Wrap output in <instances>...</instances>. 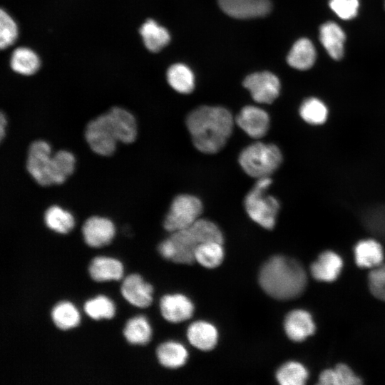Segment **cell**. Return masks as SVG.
Listing matches in <instances>:
<instances>
[{
  "instance_id": "obj_6",
  "label": "cell",
  "mask_w": 385,
  "mask_h": 385,
  "mask_svg": "<svg viewBox=\"0 0 385 385\" xmlns=\"http://www.w3.org/2000/svg\"><path fill=\"white\" fill-rule=\"evenodd\" d=\"M85 138L92 151L99 155L110 156L115 150L118 140L106 113L88 122Z\"/></svg>"
},
{
  "instance_id": "obj_21",
  "label": "cell",
  "mask_w": 385,
  "mask_h": 385,
  "mask_svg": "<svg viewBox=\"0 0 385 385\" xmlns=\"http://www.w3.org/2000/svg\"><path fill=\"white\" fill-rule=\"evenodd\" d=\"M9 63L15 73L23 76L34 75L41 66L38 55L31 48L25 46L18 47L13 51Z\"/></svg>"
},
{
  "instance_id": "obj_33",
  "label": "cell",
  "mask_w": 385,
  "mask_h": 385,
  "mask_svg": "<svg viewBox=\"0 0 385 385\" xmlns=\"http://www.w3.org/2000/svg\"><path fill=\"white\" fill-rule=\"evenodd\" d=\"M51 315L56 327L62 330L76 327L80 321L78 310L69 302H61L56 304L53 307Z\"/></svg>"
},
{
  "instance_id": "obj_37",
  "label": "cell",
  "mask_w": 385,
  "mask_h": 385,
  "mask_svg": "<svg viewBox=\"0 0 385 385\" xmlns=\"http://www.w3.org/2000/svg\"><path fill=\"white\" fill-rule=\"evenodd\" d=\"M19 35L18 26L13 17L4 9L0 12V47L7 48L13 45Z\"/></svg>"
},
{
  "instance_id": "obj_7",
  "label": "cell",
  "mask_w": 385,
  "mask_h": 385,
  "mask_svg": "<svg viewBox=\"0 0 385 385\" xmlns=\"http://www.w3.org/2000/svg\"><path fill=\"white\" fill-rule=\"evenodd\" d=\"M51 148L43 140L32 142L28 150L26 167L31 178L41 186L52 185L51 180Z\"/></svg>"
},
{
  "instance_id": "obj_32",
  "label": "cell",
  "mask_w": 385,
  "mask_h": 385,
  "mask_svg": "<svg viewBox=\"0 0 385 385\" xmlns=\"http://www.w3.org/2000/svg\"><path fill=\"white\" fill-rule=\"evenodd\" d=\"M224 259L222 243L209 242L200 244L195 252V260L206 268L219 266Z\"/></svg>"
},
{
  "instance_id": "obj_25",
  "label": "cell",
  "mask_w": 385,
  "mask_h": 385,
  "mask_svg": "<svg viewBox=\"0 0 385 385\" xmlns=\"http://www.w3.org/2000/svg\"><path fill=\"white\" fill-rule=\"evenodd\" d=\"M156 355L160 364L170 369L183 366L188 357L186 348L182 344L173 341L160 344L156 349Z\"/></svg>"
},
{
  "instance_id": "obj_9",
  "label": "cell",
  "mask_w": 385,
  "mask_h": 385,
  "mask_svg": "<svg viewBox=\"0 0 385 385\" xmlns=\"http://www.w3.org/2000/svg\"><path fill=\"white\" fill-rule=\"evenodd\" d=\"M235 120L245 133L255 139L264 137L270 128L268 113L265 110L254 106H245Z\"/></svg>"
},
{
  "instance_id": "obj_12",
  "label": "cell",
  "mask_w": 385,
  "mask_h": 385,
  "mask_svg": "<svg viewBox=\"0 0 385 385\" xmlns=\"http://www.w3.org/2000/svg\"><path fill=\"white\" fill-rule=\"evenodd\" d=\"M108 122L118 141L133 143L137 136V123L134 115L128 110L115 106L106 112Z\"/></svg>"
},
{
  "instance_id": "obj_16",
  "label": "cell",
  "mask_w": 385,
  "mask_h": 385,
  "mask_svg": "<svg viewBox=\"0 0 385 385\" xmlns=\"http://www.w3.org/2000/svg\"><path fill=\"white\" fill-rule=\"evenodd\" d=\"M287 337L294 342H302L314 332V324L309 312L302 309L290 312L284 319Z\"/></svg>"
},
{
  "instance_id": "obj_38",
  "label": "cell",
  "mask_w": 385,
  "mask_h": 385,
  "mask_svg": "<svg viewBox=\"0 0 385 385\" xmlns=\"http://www.w3.org/2000/svg\"><path fill=\"white\" fill-rule=\"evenodd\" d=\"M369 285L376 298L385 301V264H381L370 272Z\"/></svg>"
},
{
  "instance_id": "obj_31",
  "label": "cell",
  "mask_w": 385,
  "mask_h": 385,
  "mask_svg": "<svg viewBox=\"0 0 385 385\" xmlns=\"http://www.w3.org/2000/svg\"><path fill=\"white\" fill-rule=\"evenodd\" d=\"M361 383V379L344 364H337L333 369L324 370L319 378V384L322 385H356Z\"/></svg>"
},
{
  "instance_id": "obj_24",
  "label": "cell",
  "mask_w": 385,
  "mask_h": 385,
  "mask_svg": "<svg viewBox=\"0 0 385 385\" xmlns=\"http://www.w3.org/2000/svg\"><path fill=\"white\" fill-rule=\"evenodd\" d=\"M354 253L356 262L360 267L374 268L380 265L384 259L381 245L372 239L359 241L355 246Z\"/></svg>"
},
{
  "instance_id": "obj_36",
  "label": "cell",
  "mask_w": 385,
  "mask_h": 385,
  "mask_svg": "<svg viewBox=\"0 0 385 385\" xmlns=\"http://www.w3.org/2000/svg\"><path fill=\"white\" fill-rule=\"evenodd\" d=\"M83 308L87 315L93 319H111L115 314L114 304L104 295L86 301Z\"/></svg>"
},
{
  "instance_id": "obj_19",
  "label": "cell",
  "mask_w": 385,
  "mask_h": 385,
  "mask_svg": "<svg viewBox=\"0 0 385 385\" xmlns=\"http://www.w3.org/2000/svg\"><path fill=\"white\" fill-rule=\"evenodd\" d=\"M342 264V258L337 253L326 251L311 265V274L317 280L332 282L339 276Z\"/></svg>"
},
{
  "instance_id": "obj_1",
  "label": "cell",
  "mask_w": 385,
  "mask_h": 385,
  "mask_svg": "<svg viewBox=\"0 0 385 385\" xmlns=\"http://www.w3.org/2000/svg\"><path fill=\"white\" fill-rule=\"evenodd\" d=\"M185 123L195 147L205 154H214L230 137L234 118L223 107L202 106L188 115Z\"/></svg>"
},
{
  "instance_id": "obj_8",
  "label": "cell",
  "mask_w": 385,
  "mask_h": 385,
  "mask_svg": "<svg viewBox=\"0 0 385 385\" xmlns=\"http://www.w3.org/2000/svg\"><path fill=\"white\" fill-rule=\"evenodd\" d=\"M243 86L250 91L254 101L259 103H272L280 91L279 80L268 71L247 76L243 81Z\"/></svg>"
},
{
  "instance_id": "obj_40",
  "label": "cell",
  "mask_w": 385,
  "mask_h": 385,
  "mask_svg": "<svg viewBox=\"0 0 385 385\" xmlns=\"http://www.w3.org/2000/svg\"><path fill=\"white\" fill-rule=\"evenodd\" d=\"M6 118L4 115V114L1 112V117H0V134H1V140H2L5 134V128L6 125Z\"/></svg>"
},
{
  "instance_id": "obj_23",
  "label": "cell",
  "mask_w": 385,
  "mask_h": 385,
  "mask_svg": "<svg viewBox=\"0 0 385 385\" xmlns=\"http://www.w3.org/2000/svg\"><path fill=\"white\" fill-rule=\"evenodd\" d=\"M316 60V51L312 41L306 38L297 40L290 49L287 61L288 64L298 70H307Z\"/></svg>"
},
{
  "instance_id": "obj_14",
  "label": "cell",
  "mask_w": 385,
  "mask_h": 385,
  "mask_svg": "<svg viewBox=\"0 0 385 385\" xmlns=\"http://www.w3.org/2000/svg\"><path fill=\"white\" fill-rule=\"evenodd\" d=\"M120 292L130 304L140 308L148 307L153 301V287L138 274H129L124 279Z\"/></svg>"
},
{
  "instance_id": "obj_3",
  "label": "cell",
  "mask_w": 385,
  "mask_h": 385,
  "mask_svg": "<svg viewBox=\"0 0 385 385\" xmlns=\"http://www.w3.org/2000/svg\"><path fill=\"white\" fill-rule=\"evenodd\" d=\"M282 162V152L272 143H253L245 148L239 155V163L242 170L257 179L270 177Z\"/></svg>"
},
{
  "instance_id": "obj_5",
  "label": "cell",
  "mask_w": 385,
  "mask_h": 385,
  "mask_svg": "<svg viewBox=\"0 0 385 385\" xmlns=\"http://www.w3.org/2000/svg\"><path fill=\"white\" fill-rule=\"evenodd\" d=\"M202 210V203L196 196L179 195L173 199L163 226L170 232L188 228L200 218Z\"/></svg>"
},
{
  "instance_id": "obj_11",
  "label": "cell",
  "mask_w": 385,
  "mask_h": 385,
  "mask_svg": "<svg viewBox=\"0 0 385 385\" xmlns=\"http://www.w3.org/2000/svg\"><path fill=\"white\" fill-rule=\"evenodd\" d=\"M220 9L236 19H250L267 15L271 10L269 0H217Z\"/></svg>"
},
{
  "instance_id": "obj_22",
  "label": "cell",
  "mask_w": 385,
  "mask_h": 385,
  "mask_svg": "<svg viewBox=\"0 0 385 385\" xmlns=\"http://www.w3.org/2000/svg\"><path fill=\"white\" fill-rule=\"evenodd\" d=\"M139 33L145 48L153 53L160 51L170 40L168 30L153 19L145 21L140 26Z\"/></svg>"
},
{
  "instance_id": "obj_2",
  "label": "cell",
  "mask_w": 385,
  "mask_h": 385,
  "mask_svg": "<svg viewBox=\"0 0 385 385\" xmlns=\"http://www.w3.org/2000/svg\"><path fill=\"white\" fill-rule=\"evenodd\" d=\"M259 283L270 297L281 300L291 299L300 295L305 289L307 274L295 260L276 255L262 265Z\"/></svg>"
},
{
  "instance_id": "obj_29",
  "label": "cell",
  "mask_w": 385,
  "mask_h": 385,
  "mask_svg": "<svg viewBox=\"0 0 385 385\" xmlns=\"http://www.w3.org/2000/svg\"><path fill=\"white\" fill-rule=\"evenodd\" d=\"M123 332L127 342L132 344L145 345L152 336L151 327L144 316H136L128 319Z\"/></svg>"
},
{
  "instance_id": "obj_27",
  "label": "cell",
  "mask_w": 385,
  "mask_h": 385,
  "mask_svg": "<svg viewBox=\"0 0 385 385\" xmlns=\"http://www.w3.org/2000/svg\"><path fill=\"white\" fill-rule=\"evenodd\" d=\"M169 85L177 92L188 94L195 88V77L192 71L183 63L172 65L167 71Z\"/></svg>"
},
{
  "instance_id": "obj_18",
  "label": "cell",
  "mask_w": 385,
  "mask_h": 385,
  "mask_svg": "<svg viewBox=\"0 0 385 385\" xmlns=\"http://www.w3.org/2000/svg\"><path fill=\"white\" fill-rule=\"evenodd\" d=\"M190 344L198 349L209 351L217 342L218 333L216 327L205 321H197L191 324L187 331Z\"/></svg>"
},
{
  "instance_id": "obj_39",
  "label": "cell",
  "mask_w": 385,
  "mask_h": 385,
  "mask_svg": "<svg viewBox=\"0 0 385 385\" xmlns=\"http://www.w3.org/2000/svg\"><path fill=\"white\" fill-rule=\"evenodd\" d=\"M330 9L342 19L349 20L358 13L359 0H329Z\"/></svg>"
},
{
  "instance_id": "obj_10",
  "label": "cell",
  "mask_w": 385,
  "mask_h": 385,
  "mask_svg": "<svg viewBox=\"0 0 385 385\" xmlns=\"http://www.w3.org/2000/svg\"><path fill=\"white\" fill-rule=\"evenodd\" d=\"M115 225L108 218L92 216L82 226L85 242L90 247H99L111 242L115 235Z\"/></svg>"
},
{
  "instance_id": "obj_17",
  "label": "cell",
  "mask_w": 385,
  "mask_h": 385,
  "mask_svg": "<svg viewBox=\"0 0 385 385\" xmlns=\"http://www.w3.org/2000/svg\"><path fill=\"white\" fill-rule=\"evenodd\" d=\"M346 36L337 24L328 21L319 29V39L328 54L334 60H339L344 55Z\"/></svg>"
},
{
  "instance_id": "obj_13",
  "label": "cell",
  "mask_w": 385,
  "mask_h": 385,
  "mask_svg": "<svg viewBox=\"0 0 385 385\" xmlns=\"http://www.w3.org/2000/svg\"><path fill=\"white\" fill-rule=\"evenodd\" d=\"M173 249V262L180 264H192L195 252L200 245L190 227L172 232L168 237Z\"/></svg>"
},
{
  "instance_id": "obj_30",
  "label": "cell",
  "mask_w": 385,
  "mask_h": 385,
  "mask_svg": "<svg viewBox=\"0 0 385 385\" xmlns=\"http://www.w3.org/2000/svg\"><path fill=\"white\" fill-rule=\"evenodd\" d=\"M302 119L312 125L324 124L329 115V110L320 99L312 97L304 100L299 110Z\"/></svg>"
},
{
  "instance_id": "obj_15",
  "label": "cell",
  "mask_w": 385,
  "mask_h": 385,
  "mask_svg": "<svg viewBox=\"0 0 385 385\" xmlns=\"http://www.w3.org/2000/svg\"><path fill=\"white\" fill-rule=\"evenodd\" d=\"M160 308L164 319L173 323L188 320L194 312L192 302L181 294L163 296L160 299Z\"/></svg>"
},
{
  "instance_id": "obj_26",
  "label": "cell",
  "mask_w": 385,
  "mask_h": 385,
  "mask_svg": "<svg viewBox=\"0 0 385 385\" xmlns=\"http://www.w3.org/2000/svg\"><path fill=\"white\" fill-rule=\"evenodd\" d=\"M76 158L73 154L66 150H60L52 155L51 163V180L52 185L63 183L75 169Z\"/></svg>"
},
{
  "instance_id": "obj_34",
  "label": "cell",
  "mask_w": 385,
  "mask_h": 385,
  "mask_svg": "<svg viewBox=\"0 0 385 385\" xmlns=\"http://www.w3.org/2000/svg\"><path fill=\"white\" fill-rule=\"evenodd\" d=\"M308 377L305 367L297 361H289L279 368L276 379L282 385H302Z\"/></svg>"
},
{
  "instance_id": "obj_4",
  "label": "cell",
  "mask_w": 385,
  "mask_h": 385,
  "mask_svg": "<svg viewBox=\"0 0 385 385\" xmlns=\"http://www.w3.org/2000/svg\"><path fill=\"white\" fill-rule=\"evenodd\" d=\"M257 180L245 198V210L254 222L267 230H272L276 223L279 202L274 197L266 194L272 183L271 178Z\"/></svg>"
},
{
  "instance_id": "obj_20",
  "label": "cell",
  "mask_w": 385,
  "mask_h": 385,
  "mask_svg": "<svg viewBox=\"0 0 385 385\" xmlns=\"http://www.w3.org/2000/svg\"><path fill=\"white\" fill-rule=\"evenodd\" d=\"M88 272L96 282L118 280L123 276V267L122 263L116 259L96 257L89 265Z\"/></svg>"
},
{
  "instance_id": "obj_28",
  "label": "cell",
  "mask_w": 385,
  "mask_h": 385,
  "mask_svg": "<svg viewBox=\"0 0 385 385\" xmlns=\"http://www.w3.org/2000/svg\"><path fill=\"white\" fill-rule=\"evenodd\" d=\"M43 220L46 225L50 230L60 234L68 233L75 225L73 215L67 210L56 205L47 208L44 213Z\"/></svg>"
},
{
  "instance_id": "obj_35",
  "label": "cell",
  "mask_w": 385,
  "mask_h": 385,
  "mask_svg": "<svg viewBox=\"0 0 385 385\" xmlns=\"http://www.w3.org/2000/svg\"><path fill=\"white\" fill-rule=\"evenodd\" d=\"M200 244L217 242L223 243V235L219 227L213 222L199 218L189 227Z\"/></svg>"
}]
</instances>
